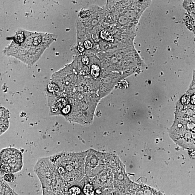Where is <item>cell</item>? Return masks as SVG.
<instances>
[{
  "label": "cell",
  "mask_w": 195,
  "mask_h": 195,
  "mask_svg": "<svg viewBox=\"0 0 195 195\" xmlns=\"http://www.w3.org/2000/svg\"><path fill=\"white\" fill-rule=\"evenodd\" d=\"M102 69L123 74L127 77L144 70L146 65L135 46L100 52L98 55Z\"/></svg>",
  "instance_id": "6da1fadb"
},
{
  "label": "cell",
  "mask_w": 195,
  "mask_h": 195,
  "mask_svg": "<svg viewBox=\"0 0 195 195\" xmlns=\"http://www.w3.org/2000/svg\"><path fill=\"white\" fill-rule=\"evenodd\" d=\"M87 151L65 152L50 156L57 175L68 182L80 181L85 176V162Z\"/></svg>",
  "instance_id": "7a4b0ae2"
},
{
  "label": "cell",
  "mask_w": 195,
  "mask_h": 195,
  "mask_svg": "<svg viewBox=\"0 0 195 195\" xmlns=\"http://www.w3.org/2000/svg\"><path fill=\"white\" fill-rule=\"evenodd\" d=\"M71 99V109L67 116V120L83 125L91 124L97 104L100 100L98 94L90 92L77 93Z\"/></svg>",
  "instance_id": "3957f363"
},
{
  "label": "cell",
  "mask_w": 195,
  "mask_h": 195,
  "mask_svg": "<svg viewBox=\"0 0 195 195\" xmlns=\"http://www.w3.org/2000/svg\"><path fill=\"white\" fill-rule=\"evenodd\" d=\"M79 15L83 20V41L89 39L94 43H98L100 31L105 23L106 11L104 7L91 5L87 9L81 10Z\"/></svg>",
  "instance_id": "277c9868"
},
{
  "label": "cell",
  "mask_w": 195,
  "mask_h": 195,
  "mask_svg": "<svg viewBox=\"0 0 195 195\" xmlns=\"http://www.w3.org/2000/svg\"><path fill=\"white\" fill-rule=\"evenodd\" d=\"M104 8L106 24L116 31L135 38L138 25L133 23L124 13L119 1H107Z\"/></svg>",
  "instance_id": "5b68a950"
},
{
  "label": "cell",
  "mask_w": 195,
  "mask_h": 195,
  "mask_svg": "<svg viewBox=\"0 0 195 195\" xmlns=\"http://www.w3.org/2000/svg\"><path fill=\"white\" fill-rule=\"evenodd\" d=\"M170 138L183 148L195 151V123L175 118L169 130Z\"/></svg>",
  "instance_id": "8992f818"
},
{
  "label": "cell",
  "mask_w": 195,
  "mask_h": 195,
  "mask_svg": "<svg viewBox=\"0 0 195 195\" xmlns=\"http://www.w3.org/2000/svg\"><path fill=\"white\" fill-rule=\"evenodd\" d=\"M23 166V155L19 150L7 148L1 152V173L3 175L20 171Z\"/></svg>",
  "instance_id": "52a82bcc"
},
{
  "label": "cell",
  "mask_w": 195,
  "mask_h": 195,
  "mask_svg": "<svg viewBox=\"0 0 195 195\" xmlns=\"http://www.w3.org/2000/svg\"><path fill=\"white\" fill-rule=\"evenodd\" d=\"M105 153L89 149L85 162V174L88 177L97 176L106 169Z\"/></svg>",
  "instance_id": "ba28073f"
},
{
  "label": "cell",
  "mask_w": 195,
  "mask_h": 195,
  "mask_svg": "<svg viewBox=\"0 0 195 195\" xmlns=\"http://www.w3.org/2000/svg\"><path fill=\"white\" fill-rule=\"evenodd\" d=\"M124 13L133 23L138 25L143 13L150 6L151 1H119Z\"/></svg>",
  "instance_id": "9c48e42d"
},
{
  "label": "cell",
  "mask_w": 195,
  "mask_h": 195,
  "mask_svg": "<svg viewBox=\"0 0 195 195\" xmlns=\"http://www.w3.org/2000/svg\"><path fill=\"white\" fill-rule=\"evenodd\" d=\"M126 77L127 76L123 74L102 69L100 78V88L98 93L100 100L109 95L118 83Z\"/></svg>",
  "instance_id": "30bf717a"
},
{
  "label": "cell",
  "mask_w": 195,
  "mask_h": 195,
  "mask_svg": "<svg viewBox=\"0 0 195 195\" xmlns=\"http://www.w3.org/2000/svg\"><path fill=\"white\" fill-rule=\"evenodd\" d=\"M135 195H165L161 191L148 185L137 184Z\"/></svg>",
  "instance_id": "8fae6325"
},
{
  "label": "cell",
  "mask_w": 195,
  "mask_h": 195,
  "mask_svg": "<svg viewBox=\"0 0 195 195\" xmlns=\"http://www.w3.org/2000/svg\"><path fill=\"white\" fill-rule=\"evenodd\" d=\"M1 195H19L12 189L2 177H1Z\"/></svg>",
  "instance_id": "7c38bea8"
},
{
  "label": "cell",
  "mask_w": 195,
  "mask_h": 195,
  "mask_svg": "<svg viewBox=\"0 0 195 195\" xmlns=\"http://www.w3.org/2000/svg\"><path fill=\"white\" fill-rule=\"evenodd\" d=\"M1 124H2L10 123V112L7 109L3 106L1 107Z\"/></svg>",
  "instance_id": "4fadbf2b"
},
{
  "label": "cell",
  "mask_w": 195,
  "mask_h": 195,
  "mask_svg": "<svg viewBox=\"0 0 195 195\" xmlns=\"http://www.w3.org/2000/svg\"><path fill=\"white\" fill-rule=\"evenodd\" d=\"M3 178L7 182H13L15 180V176L13 173H8L5 174Z\"/></svg>",
  "instance_id": "5bb4252c"
},
{
  "label": "cell",
  "mask_w": 195,
  "mask_h": 195,
  "mask_svg": "<svg viewBox=\"0 0 195 195\" xmlns=\"http://www.w3.org/2000/svg\"><path fill=\"white\" fill-rule=\"evenodd\" d=\"M10 123L2 124H1V127H0V135H2L6 132L9 128Z\"/></svg>",
  "instance_id": "9a60e30c"
},
{
  "label": "cell",
  "mask_w": 195,
  "mask_h": 195,
  "mask_svg": "<svg viewBox=\"0 0 195 195\" xmlns=\"http://www.w3.org/2000/svg\"><path fill=\"white\" fill-rule=\"evenodd\" d=\"M24 39H25V37H24V34L22 33L17 34L15 36V42L17 43L23 42Z\"/></svg>",
  "instance_id": "2e32d148"
},
{
  "label": "cell",
  "mask_w": 195,
  "mask_h": 195,
  "mask_svg": "<svg viewBox=\"0 0 195 195\" xmlns=\"http://www.w3.org/2000/svg\"><path fill=\"white\" fill-rule=\"evenodd\" d=\"M42 39L41 37L39 36H35L33 39V44L34 46H37L41 42Z\"/></svg>",
  "instance_id": "e0dca14e"
}]
</instances>
